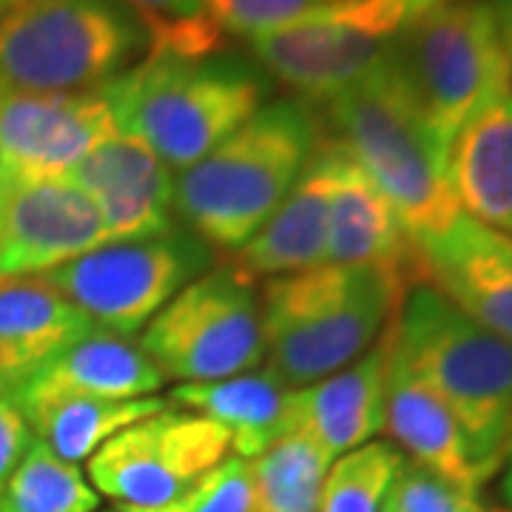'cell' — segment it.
<instances>
[{
    "label": "cell",
    "instance_id": "f546056e",
    "mask_svg": "<svg viewBox=\"0 0 512 512\" xmlns=\"http://www.w3.org/2000/svg\"><path fill=\"white\" fill-rule=\"evenodd\" d=\"M387 512H484L478 493H470L447 478L430 473L416 461L404 458L393 487L384 501Z\"/></svg>",
    "mask_w": 512,
    "mask_h": 512
},
{
    "label": "cell",
    "instance_id": "52a82bcc",
    "mask_svg": "<svg viewBox=\"0 0 512 512\" xmlns=\"http://www.w3.org/2000/svg\"><path fill=\"white\" fill-rule=\"evenodd\" d=\"M393 57L444 148L478 106L512 86V63L487 0L436 3L410 23Z\"/></svg>",
    "mask_w": 512,
    "mask_h": 512
},
{
    "label": "cell",
    "instance_id": "836d02e7",
    "mask_svg": "<svg viewBox=\"0 0 512 512\" xmlns=\"http://www.w3.org/2000/svg\"><path fill=\"white\" fill-rule=\"evenodd\" d=\"M504 464H507V470H504V478H501V498H504V501L512 507V444H510V450H507Z\"/></svg>",
    "mask_w": 512,
    "mask_h": 512
},
{
    "label": "cell",
    "instance_id": "f1b7e54d",
    "mask_svg": "<svg viewBox=\"0 0 512 512\" xmlns=\"http://www.w3.org/2000/svg\"><path fill=\"white\" fill-rule=\"evenodd\" d=\"M117 512H254L251 464L228 456L163 507H117Z\"/></svg>",
    "mask_w": 512,
    "mask_h": 512
},
{
    "label": "cell",
    "instance_id": "5b68a950",
    "mask_svg": "<svg viewBox=\"0 0 512 512\" xmlns=\"http://www.w3.org/2000/svg\"><path fill=\"white\" fill-rule=\"evenodd\" d=\"M100 92L120 131L185 171L262 109L265 80L234 57L146 55Z\"/></svg>",
    "mask_w": 512,
    "mask_h": 512
},
{
    "label": "cell",
    "instance_id": "1f68e13d",
    "mask_svg": "<svg viewBox=\"0 0 512 512\" xmlns=\"http://www.w3.org/2000/svg\"><path fill=\"white\" fill-rule=\"evenodd\" d=\"M35 433L23 410L12 396H0V495L6 490V481L18 470V464L32 447Z\"/></svg>",
    "mask_w": 512,
    "mask_h": 512
},
{
    "label": "cell",
    "instance_id": "ac0fdd59",
    "mask_svg": "<svg viewBox=\"0 0 512 512\" xmlns=\"http://www.w3.org/2000/svg\"><path fill=\"white\" fill-rule=\"evenodd\" d=\"M163 373L128 336L94 328L60 350L15 393L18 407L49 399H146L163 387Z\"/></svg>",
    "mask_w": 512,
    "mask_h": 512
},
{
    "label": "cell",
    "instance_id": "6da1fadb",
    "mask_svg": "<svg viewBox=\"0 0 512 512\" xmlns=\"http://www.w3.org/2000/svg\"><path fill=\"white\" fill-rule=\"evenodd\" d=\"M410 288L402 274L333 262L268 279L259 299L268 370L299 390L348 367L376 345Z\"/></svg>",
    "mask_w": 512,
    "mask_h": 512
},
{
    "label": "cell",
    "instance_id": "2e32d148",
    "mask_svg": "<svg viewBox=\"0 0 512 512\" xmlns=\"http://www.w3.org/2000/svg\"><path fill=\"white\" fill-rule=\"evenodd\" d=\"M416 245L424 282L481 328L512 342V239L458 214L439 237Z\"/></svg>",
    "mask_w": 512,
    "mask_h": 512
},
{
    "label": "cell",
    "instance_id": "4dcf8cb0",
    "mask_svg": "<svg viewBox=\"0 0 512 512\" xmlns=\"http://www.w3.org/2000/svg\"><path fill=\"white\" fill-rule=\"evenodd\" d=\"M333 0H202L205 15L220 32L248 37L285 29Z\"/></svg>",
    "mask_w": 512,
    "mask_h": 512
},
{
    "label": "cell",
    "instance_id": "4fadbf2b",
    "mask_svg": "<svg viewBox=\"0 0 512 512\" xmlns=\"http://www.w3.org/2000/svg\"><path fill=\"white\" fill-rule=\"evenodd\" d=\"M94 200L57 180H0V276H46L106 245Z\"/></svg>",
    "mask_w": 512,
    "mask_h": 512
},
{
    "label": "cell",
    "instance_id": "9c48e42d",
    "mask_svg": "<svg viewBox=\"0 0 512 512\" xmlns=\"http://www.w3.org/2000/svg\"><path fill=\"white\" fill-rule=\"evenodd\" d=\"M163 379L220 382L265 359L262 305L231 268L197 276L157 313L137 342Z\"/></svg>",
    "mask_w": 512,
    "mask_h": 512
},
{
    "label": "cell",
    "instance_id": "cb8c5ba5",
    "mask_svg": "<svg viewBox=\"0 0 512 512\" xmlns=\"http://www.w3.org/2000/svg\"><path fill=\"white\" fill-rule=\"evenodd\" d=\"M37 441H43L60 458L80 464L137 421L165 410L163 399H49L20 407Z\"/></svg>",
    "mask_w": 512,
    "mask_h": 512
},
{
    "label": "cell",
    "instance_id": "4316f807",
    "mask_svg": "<svg viewBox=\"0 0 512 512\" xmlns=\"http://www.w3.org/2000/svg\"><path fill=\"white\" fill-rule=\"evenodd\" d=\"M402 461V450L387 441H367L333 458L319 495V512H382Z\"/></svg>",
    "mask_w": 512,
    "mask_h": 512
},
{
    "label": "cell",
    "instance_id": "d590c367",
    "mask_svg": "<svg viewBox=\"0 0 512 512\" xmlns=\"http://www.w3.org/2000/svg\"><path fill=\"white\" fill-rule=\"evenodd\" d=\"M484 512H487V510H484ZM493 512H512V510H493Z\"/></svg>",
    "mask_w": 512,
    "mask_h": 512
},
{
    "label": "cell",
    "instance_id": "83f0119b",
    "mask_svg": "<svg viewBox=\"0 0 512 512\" xmlns=\"http://www.w3.org/2000/svg\"><path fill=\"white\" fill-rule=\"evenodd\" d=\"M143 23L148 55H217L222 32L205 15L202 0H117Z\"/></svg>",
    "mask_w": 512,
    "mask_h": 512
},
{
    "label": "cell",
    "instance_id": "74e56055",
    "mask_svg": "<svg viewBox=\"0 0 512 512\" xmlns=\"http://www.w3.org/2000/svg\"><path fill=\"white\" fill-rule=\"evenodd\" d=\"M0 512H3V510H0Z\"/></svg>",
    "mask_w": 512,
    "mask_h": 512
},
{
    "label": "cell",
    "instance_id": "d6a6232c",
    "mask_svg": "<svg viewBox=\"0 0 512 512\" xmlns=\"http://www.w3.org/2000/svg\"><path fill=\"white\" fill-rule=\"evenodd\" d=\"M487 3L493 9L498 35H501V43H504L507 57H510L512 63V0H487Z\"/></svg>",
    "mask_w": 512,
    "mask_h": 512
},
{
    "label": "cell",
    "instance_id": "e0dca14e",
    "mask_svg": "<svg viewBox=\"0 0 512 512\" xmlns=\"http://www.w3.org/2000/svg\"><path fill=\"white\" fill-rule=\"evenodd\" d=\"M393 322L356 362L291 393L293 430L311 436L330 458L362 447L384 430V384Z\"/></svg>",
    "mask_w": 512,
    "mask_h": 512
},
{
    "label": "cell",
    "instance_id": "8fae6325",
    "mask_svg": "<svg viewBox=\"0 0 512 512\" xmlns=\"http://www.w3.org/2000/svg\"><path fill=\"white\" fill-rule=\"evenodd\" d=\"M231 456V436L191 410H160L89 458V481L117 507H163Z\"/></svg>",
    "mask_w": 512,
    "mask_h": 512
},
{
    "label": "cell",
    "instance_id": "e575fe53",
    "mask_svg": "<svg viewBox=\"0 0 512 512\" xmlns=\"http://www.w3.org/2000/svg\"><path fill=\"white\" fill-rule=\"evenodd\" d=\"M12 3H15V0H0V15H3V12H6V9L12 6Z\"/></svg>",
    "mask_w": 512,
    "mask_h": 512
},
{
    "label": "cell",
    "instance_id": "ffe728a7",
    "mask_svg": "<svg viewBox=\"0 0 512 512\" xmlns=\"http://www.w3.org/2000/svg\"><path fill=\"white\" fill-rule=\"evenodd\" d=\"M447 174L461 214L512 239V86L458 128Z\"/></svg>",
    "mask_w": 512,
    "mask_h": 512
},
{
    "label": "cell",
    "instance_id": "8992f818",
    "mask_svg": "<svg viewBox=\"0 0 512 512\" xmlns=\"http://www.w3.org/2000/svg\"><path fill=\"white\" fill-rule=\"evenodd\" d=\"M148 52L117 0H15L0 15V92L86 94Z\"/></svg>",
    "mask_w": 512,
    "mask_h": 512
},
{
    "label": "cell",
    "instance_id": "7a4b0ae2",
    "mask_svg": "<svg viewBox=\"0 0 512 512\" xmlns=\"http://www.w3.org/2000/svg\"><path fill=\"white\" fill-rule=\"evenodd\" d=\"M393 348L453 413L487 481L512 444V342L419 282L404 293L393 319Z\"/></svg>",
    "mask_w": 512,
    "mask_h": 512
},
{
    "label": "cell",
    "instance_id": "603a6c76",
    "mask_svg": "<svg viewBox=\"0 0 512 512\" xmlns=\"http://www.w3.org/2000/svg\"><path fill=\"white\" fill-rule=\"evenodd\" d=\"M291 393V387L265 367L220 382L177 384L171 402L222 424L237 458L251 461L293 433Z\"/></svg>",
    "mask_w": 512,
    "mask_h": 512
},
{
    "label": "cell",
    "instance_id": "d4e9b609",
    "mask_svg": "<svg viewBox=\"0 0 512 512\" xmlns=\"http://www.w3.org/2000/svg\"><path fill=\"white\" fill-rule=\"evenodd\" d=\"M248 464L254 512H319V495L333 458L311 436L293 430Z\"/></svg>",
    "mask_w": 512,
    "mask_h": 512
},
{
    "label": "cell",
    "instance_id": "8d00e7d4",
    "mask_svg": "<svg viewBox=\"0 0 512 512\" xmlns=\"http://www.w3.org/2000/svg\"><path fill=\"white\" fill-rule=\"evenodd\" d=\"M382 512H387V510H384V507H382Z\"/></svg>",
    "mask_w": 512,
    "mask_h": 512
},
{
    "label": "cell",
    "instance_id": "ba28073f",
    "mask_svg": "<svg viewBox=\"0 0 512 512\" xmlns=\"http://www.w3.org/2000/svg\"><path fill=\"white\" fill-rule=\"evenodd\" d=\"M441 0H333L285 29L251 40L282 86L328 103L396 52L410 23Z\"/></svg>",
    "mask_w": 512,
    "mask_h": 512
},
{
    "label": "cell",
    "instance_id": "7402d4cb",
    "mask_svg": "<svg viewBox=\"0 0 512 512\" xmlns=\"http://www.w3.org/2000/svg\"><path fill=\"white\" fill-rule=\"evenodd\" d=\"M384 433L393 436L410 461L427 467L430 473L470 493H478V487L484 484L453 413L404 365V359L393 348V339L384 384Z\"/></svg>",
    "mask_w": 512,
    "mask_h": 512
},
{
    "label": "cell",
    "instance_id": "484cf974",
    "mask_svg": "<svg viewBox=\"0 0 512 512\" xmlns=\"http://www.w3.org/2000/svg\"><path fill=\"white\" fill-rule=\"evenodd\" d=\"M97 507L100 493L83 470L37 439L0 495L3 512H97Z\"/></svg>",
    "mask_w": 512,
    "mask_h": 512
},
{
    "label": "cell",
    "instance_id": "9a60e30c",
    "mask_svg": "<svg viewBox=\"0 0 512 512\" xmlns=\"http://www.w3.org/2000/svg\"><path fill=\"white\" fill-rule=\"evenodd\" d=\"M66 180L83 188L100 208L109 242L171 234V168L137 134H111L74 165Z\"/></svg>",
    "mask_w": 512,
    "mask_h": 512
},
{
    "label": "cell",
    "instance_id": "30bf717a",
    "mask_svg": "<svg viewBox=\"0 0 512 512\" xmlns=\"http://www.w3.org/2000/svg\"><path fill=\"white\" fill-rule=\"evenodd\" d=\"M202 265L200 248L171 231L154 239L106 242L46 279L94 328L134 336L200 274Z\"/></svg>",
    "mask_w": 512,
    "mask_h": 512
},
{
    "label": "cell",
    "instance_id": "277c9868",
    "mask_svg": "<svg viewBox=\"0 0 512 512\" xmlns=\"http://www.w3.org/2000/svg\"><path fill=\"white\" fill-rule=\"evenodd\" d=\"M322 137L296 100L262 106L200 163L180 171L174 211L222 254H234L285 200Z\"/></svg>",
    "mask_w": 512,
    "mask_h": 512
},
{
    "label": "cell",
    "instance_id": "5bb4252c",
    "mask_svg": "<svg viewBox=\"0 0 512 512\" xmlns=\"http://www.w3.org/2000/svg\"><path fill=\"white\" fill-rule=\"evenodd\" d=\"M342 163L345 148L322 134L285 200L254 237L228 254L225 268L254 285L256 279H274L322 265L328 251L330 202Z\"/></svg>",
    "mask_w": 512,
    "mask_h": 512
},
{
    "label": "cell",
    "instance_id": "3957f363",
    "mask_svg": "<svg viewBox=\"0 0 512 512\" xmlns=\"http://www.w3.org/2000/svg\"><path fill=\"white\" fill-rule=\"evenodd\" d=\"M333 140L365 171L399 214L410 237H439L458 208L447 148L430 128L396 57L328 100Z\"/></svg>",
    "mask_w": 512,
    "mask_h": 512
},
{
    "label": "cell",
    "instance_id": "d6986e66",
    "mask_svg": "<svg viewBox=\"0 0 512 512\" xmlns=\"http://www.w3.org/2000/svg\"><path fill=\"white\" fill-rule=\"evenodd\" d=\"M94 325L46 276H0V396L18 393Z\"/></svg>",
    "mask_w": 512,
    "mask_h": 512
},
{
    "label": "cell",
    "instance_id": "7c38bea8",
    "mask_svg": "<svg viewBox=\"0 0 512 512\" xmlns=\"http://www.w3.org/2000/svg\"><path fill=\"white\" fill-rule=\"evenodd\" d=\"M106 94L0 92V180H57L117 134Z\"/></svg>",
    "mask_w": 512,
    "mask_h": 512
},
{
    "label": "cell",
    "instance_id": "44dd1931",
    "mask_svg": "<svg viewBox=\"0 0 512 512\" xmlns=\"http://www.w3.org/2000/svg\"><path fill=\"white\" fill-rule=\"evenodd\" d=\"M333 265H373L402 274L413 285L424 282L416 239L399 214L345 151L336 194L330 202L328 251Z\"/></svg>",
    "mask_w": 512,
    "mask_h": 512
}]
</instances>
